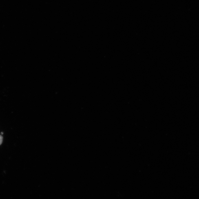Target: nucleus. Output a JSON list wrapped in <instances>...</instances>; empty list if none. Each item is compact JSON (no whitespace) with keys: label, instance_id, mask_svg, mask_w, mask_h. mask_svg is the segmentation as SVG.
I'll list each match as a JSON object with an SVG mask.
<instances>
[{"label":"nucleus","instance_id":"1","mask_svg":"<svg viewBox=\"0 0 199 199\" xmlns=\"http://www.w3.org/2000/svg\"><path fill=\"white\" fill-rule=\"evenodd\" d=\"M3 141V137L2 136H0V145L2 143Z\"/></svg>","mask_w":199,"mask_h":199}]
</instances>
